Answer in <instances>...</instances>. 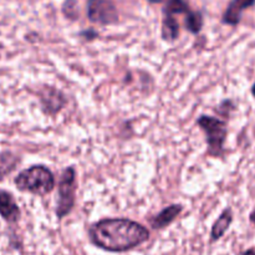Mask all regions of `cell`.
I'll return each mask as SVG.
<instances>
[{
  "instance_id": "6",
  "label": "cell",
  "mask_w": 255,
  "mask_h": 255,
  "mask_svg": "<svg viewBox=\"0 0 255 255\" xmlns=\"http://www.w3.org/2000/svg\"><path fill=\"white\" fill-rule=\"evenodd\" d=\"M255 0H232L229 6L224 12L223 21L228 25L239 24L242 19V14L246 9L253 6Z\"/></svg>"
},
{
  "instance_id": "12",
  "label": "cell",
  "mask_w": 255,
  "mask_h": 255,
  "mask_svg": "<svg viewBox=\"0 0 255 255\" xmlns=\"http://www.w3.org/2000/svg\"><path fill=\"white\" fill-rule=\"evenodd\" d=\"M164 12L169 15L182 14V12H189V7L184 0H169L167 2V6Z\"/></svg>"
},
{
  "instance_id": "7",
  "label": "cell",
  "mask_w": 255,
  "mask_h": 255,
  "mask_svg": "<svg viewBox=\"0 0 255 255\" xmlns=\"http://www.w3.org/2000/svg\"><path fill=\"white\" fill-rule=\"evenodd\" d=\"M0 214L5 221L10 222V223L19 219V207L12 199L11 194H9L7 192H0Z\"/></svg>"
},
{
  "instance_id": "15",
  "label": "cell",
  "mask_w": 255,
  "mask_h": 255,
  "mask_svg": "<svg viewBox=\"0 0 255 255\" xmlns=\"http://www.w3.org/2000/svg\"><path fill=\"white\" fill-rule=\"evenodd\" d=\"M252 94H253V96L255 97V82H254L253 86H252Z\"/></svg>"
},
{
  "instance_id": "4",
  "label": "cell",
  "mask_w": 255,
  "mask_h": 255,
  "mask_svg": "<svg viewBox=\"0 0 255 255\" xmlns=\"http://www.w3.org/2000/svg\"><path fill=\"white\" fill-rule=\"evenodd\" d=\"M75 202V171L65 169L59 182V202L56 206V216L61 219L70 213Z\"/></svg>"
},
{
  "instance_id": "1",
  "label": "cell",
  "mask_w": 255,
  "mask_h": 255,
  "mask_svg": "<svg viewBox=\"0 0 255 255\" xmlns=\"http://www.w3.org/2000/svg\"><path fill=\"white\" fill-rule=\"evenodd\" d=\"M95 246L107 252L131 251L149 238V232L141 224L128 219H102L90 232Z\"/></svg>"
},
{
  "instance_id": "9",
  "label": "cell",
  "mask_w": 255,
  "mask_h": 255,
  "mask_svg": "<svg viewBox=\"0 0 255 255\" xmlns=\"http://www.w3.org/2000/svg\"><path fill=\"white\" fill-rule=\"evenodd\" d=\"M232 222H233V212L232 209H226L223 213L219 216V218L217 219L216 223L213 224V228H212V241H218L222 237L226 234V232L228 231L229 227H231Z\"/></svg>"
},
{
  "instance_id": "11",
  "label": "cell",
  "mask_w": 255,
  "mask_h": 255,
  "mask_svg": "<svg viewBox=\"0 0 255 255\" xmlns=\"http://www.w3.org/2000/svg\"><path fill=\"white\" fill-rule=\"evenodd\" d=\"M202 25H203V17H202V15L199 12H187L186 26L189 31L197 34L202 29Z\"/></svg>"
},
{
  "instance_id": "14",
  "label": "cell",
  "mask_w": 255,
  "mask_h": 255,
  "mask_svg": "<svg viewBox=\"0 0 255 255\" xmlns=\"http://www.w3.org/2000/svg\"><path fill=\"white\" fill-rule=\"evenodd\" d=\"M249 218H251V222H252V223H253L254 226H255V209H254L253 212H252V213H251V217H249Z\"/></svg>"
},
{
  "instance_id": "3",
  "label": "cell",
  "mask_w": 255,
  "mask_h": 255,
  "mask_svg": "<svg viewBox=\"0 0 255 255\" xmlns=\"http://www.w3.org/2000/svg\"><path fill=\"white\" fill-rule=\"evenodd\" d=\"M198 125L207 134L209 151L214 156H218L223 152V144L227 138V125L222 120L211 116H202L198 120Z\"/></svg>"
},
{
  "instance_id": "8",
  "label": "cell",
  "mask_w": 255,
  "mask_h": 255,
  "mask_svg": "<svg viewBox=\"0 0 255 255\" xmlns=\"http://www.w3.org/2000/svg\"><path fill=\"white\" fill-rule=\"evenodd\" d=\"M182 212V206H169L166 209L161 212L158 216H156L152 221V227L154 229H162L164 227H167L168 224H171L177 217L179 216V213Z\"/></svg>"
},
{
  "instance_id": "16",
  "label": "cell",
  "mask_w": 255,
  "mask_h": 255,
  "mask_svg": "<svg viewBox=\"0 0 255 255\" xmlns=\"http://www.w3.org/2000/svg\"><path fill=\"white\" fill-rule=\"evenodd\" d=\"M149 1H151V2H161V1H163V0H149Z\"/></svg>"
},
{
  "instance_id": "5",
  "label": "cell",
  "mask_w": 255,
  "mask_h": 255,
  "mask_svg": "<svg viewBox=\"0 0 255 255\" xmlns=\"http://www.w3.org/2000/svg\"><path fill=\"white\" fill-rule=\"evenodd\" d=\"M87 15L91 21L102 25L114 24L119 20L115 0H89Z\"/></svg>"
},
{
  "instance_id": "2",
  "label": "cell",
  "mask_w": 255,
  "mask_h": 255,
  "mask_svg": "<svg viewBox=\"0 0 255 255\" xmlns=\"http://www.w3.org/2000/svg\"><path fill=\"white\" fill-rule=\"evenodd\" d=\"M15 184L20 191L44 196L54 189L55 179L49 168L44 166H32L22 171L15 178Z\"/></svg>"
},
{
  "instance_id": "10",
  "label": "cell",
  "mask_w": 255,
  "mask_h": 255,
  "mask_svg": "<svg viewBox=\"0 0 255 255\" xmlns=\"http://www.w3.org/2000/svg\"><path fill=\"white\" fill-rule=\"evenodd\" d=\"M178 22L174 19L173 15H164L163 25H162V36H163V39L168 40V41H173V40H176L177 37H178Z\"/></svg>"
},
{
  "instance_id": "13",
  "label": "cell",
  "mask_w": 255,
  "mask_h": 255,
  "mask_svg": "<svg viewBox=\"0 0 255 255\" xmlns=\"http://www.w3.org/2000/svg\"><path fill=\"white\" fill-rule=\"evenodd\" d=\"M242 255H255V249H248V251L244 252Z\"/></svg>"
}]
</instances>
